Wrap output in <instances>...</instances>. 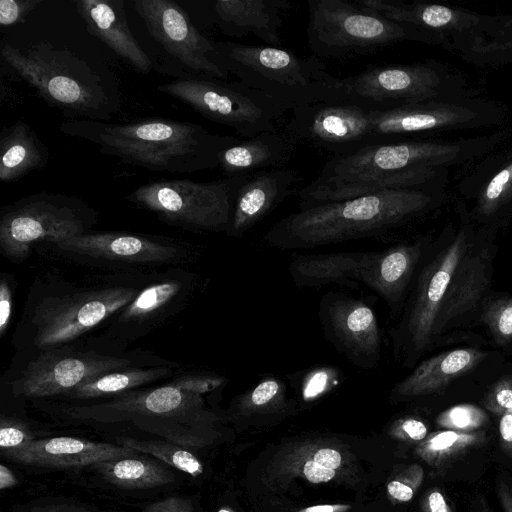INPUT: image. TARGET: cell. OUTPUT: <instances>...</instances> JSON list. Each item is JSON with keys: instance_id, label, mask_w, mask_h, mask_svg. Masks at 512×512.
<instances>
[{"instance_id": "cell-1", "label": "cell", "mask_w": 512, "mask_h": 512, "mask_svg": "<svg viewBox=\"0 0 512 512\" xmlns=\"http://www.w3.org/2000/svg\"><path fill=\"white\" fill-rule=\"evenodd\" d=\"M508 137L453 142L410 139L332 155L317 176L299 192L298 206L343 201L392 189L436 188L444 168L480 157Z\"/></svg>"}, {"instance_id": "cell-2", "label": "cell", "mask_w": 512, "mask_h": 512, "mask_svg": "<svg viewBox=\"0 0 512 512\" xmlns=\"http://www.w3.org/2000/svg\"><path fill=\"white\" fill-rule=\"evenodd\" d=\"M441 200L435 188H408L298 206L275 222L263 241L279 250H301L382 237L424 216Z\"/></svg>"}, {"instance_id": "cell-3", "label": "cell", "mask_w": 512, "mask_h": 512, "mask_svg": "<svg viewBox=\"0 0 512 512\" xmlns=\"http://www.w3.org/2000/svg\"><path fill=\"white\" fill-rule=\"evenodd\" d=\"M59 131L90 141L102 154L126 164L173 174L217 168L227 140V135L212 134L199 124L166 118L128 123L71 119Z\"/></svg>"}, {"instance_id": "cell-4", "label": "cell", "mask_w": 512, "mask_h": 512, "mask_svg": "<svg viewBox=\"0 0 512 512\" xmlns=\"http://www.w3.org/2000/svg\"><path fill=\"white\" fill-rule=\"evenodd\" d=\"M1 56L41 99L67 117L108 122L120 109L114 81L69 50L38 42L22 51L4 42Z\"/></svg>"}, {"instance_id": "cell-5", "label": "cell", "mask_w": 512, "mask_h": 512, "mask_svg": "<svg viewBox=\"0 0 512 512\" xmlns=\"http://www.w3.org/2000/svg\"><path fill=\"white\" fill-rule=\"evenodd\" d=\"M217 61L250 88L297 109L345 98L341 79L315 55L301 57L293 50L270 45L214 41Z\"/></svg>"}, {"instance_id": "cell-6", "label": "cell", "mask_w": 512, "mask_h": 512, "mask_svg": "<svg viewBox=\"0 0 512 512\" xmlns=\"http://www.w3.org/2000/svg\"><path fill=\"white\" fill-rule=\"evenodd\" d=\"M308 13L307 43L320 59L366 55L400 41H421L413 29L358 0H310Z\"/></svg>"}, {"instance_id": "cell-7", "label": "cell", "mask_w": 512, "mask_h": 512, "mask_svg": "<svg viewBox=\"0 0 512 512\" xmlns=\"http://www.w3.org/2000/svg\"><path fill=\"white\" fill-rule=\"evenodd\" d=\"M157 91L190 106L206 119L230 127L244 138L262 132H277V124L288 110L283 104L240 81L205 75L177 78Z\"/></svg>"}, {"instance_id": "cell-8", "label": "cell", "mask_w": 512, "mask_h": 512, "mask_svg": "<svg viewBox=\"0 0 512 512\" xmlns=\"http://www.w3.org/2000/svg\"><path fill=\"white\" fill-rule=\"evenodd\" d=\"M248 174L210 182L189 179L151 181L125 198L165 222L196 230L225 231L237 192Z\"/></svg>"}, {"instance_id": "cell-9", "label": "cell", "mask_w": 512, "mask_h": 512, "mask_svg": "<svg viewBox=\"0 0 512 512\" xmlns=\"http://www.w3.org/2000/svg\"><path fill=\"white\" fill-rule=\"evenodd\" d=\"M463 224L454 240L419 271L398 324L390 330L393 356L404 366L413 365L433 342V329L453 274L471 247L465 209Z\"/></svg>"}, {"instance_id": "cell-10", "label": "cell", "mask_w": 512, "mask_h": 512, "mask_svg": "<svg viewBox=\"0 0 512 512\" xmlns=\"http://www.w3.org/2000/svg\"><path fill=\"white\" fill-rule=\"evenodd\" d=\"M94 216L95 212L75 196L31 194L2 209L0 246L6 255L21 258L38 241L54 244L85 233Z\"/></svg>"}, {"instance_id": "cell-11", "label": "cell", "mask_w": 512, "mask_h": 512, "mask_svg": "<svg viewBox=\"0 0 512 512\" xmlns=\"http://www.w3.org/2000/svg\"><path fill=\"white\" fill-rule=\"evenodd\" d=\"M340 79L344 99L377 107L443 99L445 81L444 70L433 62L369 65Z\"/></svg>"}, {"instance_id": "cell-12", "label": "cell", "mask_w": 512, "mask_h": 512, "mask_svg": "<svg viewBox=\"0 0 512 512\" xmlns=\"http://www.w3.org/2000/svg\"><path fill=\"white\" fill-rule=\"evenodd\" d=\"M318 317L324 338L354 366L372 369L382 358L383 337L374 309L343 292L325 293Z\"/></svg>"}, {"instance_id": "cell-13", "label": "cell", "mask_w": 512, "mask_h": 512, "mask_svg": "<svg viewBox=\"0 0 512 512\" xmlns=\"http://www.w3.org/2000/svg\"><path fill=\"white\" fill-rule=\"evenodd\" d=\"M134 9L149 35L179 63L196 75L227 80L217 61L214 41L203 35L187 12L172 0H134Z\"/></svg>"}, {"instance_id": "cell-14", "label": "cell", "mask_w": 512, "mask_h": 512, "mask_svg": "<svg viewBox=\"0 0 512 512\" xmlns=\"http://www.w3.org/2000/svg\"><path fill=\"white\" fill-rule=\"evenodd\" d=\"M136 296L134 289L114 287L48 299L35 313V344L52 347L72 341Z\"/></svg>"}, {"instance_id": "cell-15", "label": "cell", "mask_w": 512, "mask_h": 512, "mask_svg": "<svg viewBox=\"0 0 512 512\" xmlns=\"http://www.w3.org/2000/svg\"><path fill=\"white\" fill-rule=\"evenodd\" d=\"M209 377L192 378L143 392H131L114 400L86 407H75L69 413L76 418L102 422L121 421L135 416L171 418L186 416L201 404L200 395L210 390Z\"/></svg>"}, {"instance_id": "cell-16", "label": "cell", "mask_w": 512, "mask_h": 512, "mask_svg": "<svg viewBox=\"0 0 512 512\" xmlns=\"http://www.w3.org/2000/svg\"><path fill=\"white\" fill-rule=\"evenodd\" d=\"M129 361L121 358L49 351L30 362L14 382L18 395L45 397L67 394L86 381L120 370Z\"/></svg>"}, {"instance_id": "cell-17", "label": "cell", "mask_w": 512, "mask_h": 512, "mask_svg": "<svg viewBox=\"0 0 512 512\" xmlns=\"http://www.w3.org/2000/svg\"><path fill=\"white\" fill-rule=\"evenodd\" d=\"M426 237L402 242L385 250L371 251L359 273V283L367 286L388 306L391 315L401 311L422 255Z\"/></svg>"}, {"instance_id": "cell-18", "label": "cell", "mask_w": 512, "mask_h": 512, "mask_svg": "<svg viewBox=\"0 0 512 512\" xmlns=\"http://www.w3.org/2000/svg\"><path fill=\"white\" fill-rule=\"evenodd\" d=\"M301 180L297 171L285 168L248 174L235 197L228 235L242 237L294 194Z\"/></svg>"}, {"instance_id": "cell-19", "label": "cell", "mask_w": 512, "mask_h": 512, "mask_svg": "<svg viewBox=\"0 0 512 512\" xmlns=\"http://www.w3.org/2000/svg\"><path fill=\"white\" fill-rule=\"evenodd\" d=\"M384 17L413 29L421 42L443 40L444 33L464 32L480 25L479 14L432 3L399 0H358Z\"/></svg>"}, {"instance_id": "cell-20", "label": "cell", "mask_w": 512, "mask_h": 512, "mask_svg": "<svg viewBox=\"0 0 512 512\" xmlns=\"http://www.w3.org/2000/svg\"><path fill=\"white\" fill-rule=\"evenodd\" d=\"M140 452L123 445L98 443L72 437L34 439L6 457L26 465L52 468L81 467L136 456Z\"/></svg>"}, {"instance_id": "cell-21", "label": "cell", "mask_w": 512, "mask_h": 512, "mask_svg": "<svg viewBox=\"0 0 512 512\" xmlns=\"http://www.w3.org/2000/svg\"><path fill=\"white\" fill-rule=\"evenodd\" d=\"M74 3L90 35L142 74L155 67L130 30L122 0H77Z\"/></svg>"}, {"instance_id": "cell-22", "label": "cell", "mask_w": 512, "mask_h": 512, "mask_svg": "<svg viewBox=\"0 0 512 512\" xmlns=\"http://www.w3.org/2000/svg\"><path fill=\"white\" fill-rule=\"evenodd\" d=\"M288 0H217L212 2L214 23L223 34L243 37L253 34L267 45L280 46L282 12L291 7Z\"/></svg>"}, {"instance_id": "cell-23", "label": "cell", "mask_w": 512, "mask_h": 512, "mask_svg": "<svg viewBox=\"0 0 512 512\" xmlns=\"http://www.w3.org/2000/svg\"><path fill=\"white\" fill-rule=\"evenodd\" d=\"M489 249L473 250L463 256L450 281L433 329V340L474 309L490 283Z\"/></svg>"}, {"instance_id": "cell-24", "label": "cell", "mask_w": 512, "mask_h": 512, "mask_svg": "<svg viewBox=\"0 0 512 512\" xmlns=\"http://www.w3.org/2000/svg\"><path fill=\"white\" fill-rule=\"evenodd\" d=\"M295 146L285 133L267 131L245 139L227 135L218 167L226 177L283 168L294 155Z\"/></svg>"}, {"instance_id": "cell-25", "label": "cell", "mask_w": 512, "mask_h": 512, "mask_svg": "<svg viewBox=\"0 0 512 512\" xmlns=\"http://www.w3.org/2000/svg\"><path fill=\"white\" fill-rule=\"evenodd\" d=\"M58 248L93 258L129 262H159L176 256V249L144 236L125 233L80 234L54 243Z\"/></svg>"}, {"instance_id": "cell-26", "label": "cell", "mask_w": 512, "mask_h": 512, "mask_svg": "<svg viewBox=\"0 0 512 512\" xmlns=\"http://www.w3.org/2000/svg\"><path fill=\"white\" fill-rule=\"evenodd\" d=\"M370 252L347 251L322 254H295L288 273L300 289L320 288L337 284L350 289L359 287V273L369 259Z\"/></svg>"}, {"instance_id": "cell-27", "label": "cell", "mask_w": 512, "mask_h": 512, "mask_svg": "<svg viewBox=\"0 0 512 512\" xmlns=\"http://www.w3.org/2000/svg\"><path fill=\"white\" fill-rule=\"evenodd\" d=\"M483 358L481 351L472 348L456 349L428 358L396 383L391 395L394 399H404L438 392Z\"/></svg>"}, {"instance_id": "cell-28", "label": "cell", "mask_w": 512, "mask_h": 512, "mask_svg": "<svg viewBox=\"0 0 512 512\" xmlns=\"http://www.w3.org/2000/svg\"><path fill=\"white\" fill-rule=\"evenodd\" d=\"M49 157V149L26 122L18 121L1 131V182H13L43 168Z\"/></svg>"}, {"instance_id": "cell-29", "label": "cell", "mask_w": 512, "mask_h": 512, "mask_svg": "<svg viewBox=\"0 0 512 512\" xmlns=\"http://www.w3.org/2000/svg\"><path fill=\"white\" fill-rule=\"evenodd\" d=\"M110 483L123 488H153L174 481V474L157 460L136 455L93 465Z\"/></svg>"}, {"instance_id": "cell-30", "label": "cell", "mask_w": 512, "mask_h": 512, "mask_svg": "<svg viewBox=\"0 0 512 512\" xmlns=\"http://www.w3.org/2000/svg\"><path fill=\"white\" fill-rule=\"evenodd\" d=\"M495 168L480 185L475 213L478 218L490 219L512 210V147L493 160Z\"/></svg>"}, {"instance_id": "cell-31", "label": "cell", "mask_w": 512, "mask_h": 512, "mask_svg": "<svg viewBox=\"0 0 512 512\" xmlns=\"http://www.w3.org/2000/svg\"><path fill=\"white\" fill-rule=\"evenodd\" d=\"M169 373L166 368L116 370L84 382L67 395L76 399L109 396L156 381Z\"/></svg>"}, {"instance_id": "cell-32", "label": "cell", "mask_w": 512, "mask_h": 512, "mask_svg": "<svg viewBox=\"0 0 512 512\" xmlns=\"http://www.w3.org/2000/svg\"><path fill=\"white\" fill-rule=\"evenodd\" d=\"M484 440L482 433L446 430L430 435L422 443L418 452L431 465H440Z\"/></svg>"}, {"instance_id": "cell-33", "label": "cell", "mask_w": 512, "mask_h": 512, "mask_svg": "<svg viewBox=\"0 0 512 512\" xmlns=\"http://www.w3.org/2000/svg\"><path fill=\"white\" fill-rule=\"evenodd\" d=\"M118 441L123 446L130 447L146 455L154 456L161 462L191 476L195 477L203 472L201 462L182 447L161 441H140L131 438H121Z\"/></svg>"}, {"instance_id": "cell-34", "label": "cell", "mask_w": 512, "mask_h": 512, "mask_svg": "<svg viewBox=\"0 0 512 512\" xmlns=\"http://www.w3.org/2000/svg\"><path fill=\"white\" fill-rule=\"evenodd\" d=\"M180 283L167 281L152 285L139 293L127 306L122 316L124 319H138L149 316L163 307L179 291Z\"/></svg>"}, {"instance_id": "cell-35", "label": "cell", "mask_w": 512, "mask_h": 512, "mask_svg": "<svg viewBox=\"0 0 512 512\" xmlns=\"http://www.w3.org/2000/svg\"><path fill=\"white\" fill-rule=\"evenodd\" d=\"M488 415L477 406L461 404L453 406L437 417V424L447 430L471 433L488 422Z\"/></svg>"}, {"instance_id": "cell-36", "label": "cell", "mask_w": 512, "mask_h": 512, "mask_svg": "<svg viewBox=\"0 0 512 512\" xmlns=\"http://www.w3.org/2000/svg\"><path fill=\"white\" fill-rule=\"evenodd\" d=\"M484 322L500 342L512 339V298L493 303L484 314Z\"/></svg>"}, {"instance_id": "cell-37", "label": "cell", "mask_w": 512, "mask_h": 512, "mask_svg": "<svg viewBox=\"0 0 512 512\" xmlns=\"http://www.w3.org/2000/svg\"><path fill=\"white\" fill-rule=\"evenodd\" d=\"M32 440H34V437L26 424L19 420L2 416L0 423V447L4 456L17 451Z\"/></svg>"}, {"instance_id": "cell-38", "label": "cell", "mask_w": 512, "mask_h": 512, "mask_svg": "<svg viewBox=\"0 0 512 512\" xmlns=\"http://www.w3.org/2000/svg\"><path fill=\"white\" fill-rule=\"evenodd\" d=\"M42 0H1L0 25L10 27L21 23Z\"/></svg>"}, {"instance_id": "cell-39", "label": "cell", "mask_w": 512, "mask_h": 512, "mask_svg": "<svg viewBox=\"0 0 512 512\" xmlns=\"http://www.w3.org/2000/svg\"><path fill=\"white\" fill-rule=\"evenodd\" d=\"M485 407L492 413L502 415L512 409V377L498 381L484 399Z\"/></svg>"}, {"instance_id": "cell-40", "label": "cell", "mask_w": 512, "mask_h": 512, "mask_svg": "<svg viewBox=\"0 0 512 512\" xmlns=\"http://www.w3.org/2000/svg\"><path fill=\"white\" fill-rule=\"evenodd\" d=\"M303 473L312 483H321L331 480L335 476V470L326 468L314 460L304 464Z\"/></svg>"}, {"instance_id": "cell-41", "label": "cell", "mask_w": 512, "mask_h": 512, "mask_svg": "<svg viewBox=\"0 0 512 512\" xmlns=\"http://www.w3.org/2000/svg\"><path fill=\"white\" fill-rule=\"evenodd\" d=\"M145 512H192V509L187 500L170 497L148 507Z\"/></svg>"}, {"instance_id": "cell-42", "label": "cell", "mask_w": 512, "mask_h": 512, "mask_svg": "<svg viewBox=\"0 0 512 512\" xmlns=\"http://www.w3.org/2000/svg\"><path fill=\"white\" fill-rule=\"evenodd\" d=\"M12 308L11 291L8 284L2 280L0 286V333L4 334L8 325Z\"/></svg>"}, {"instance_id": "cell-43", "label": "cell", "mask_w": 512, "mask_h": 512, "mask_svg": "<svg viewBox=\"0 0 512 512\" xmlns=\"http://www.w3.org/2000/svg\"><path fill=\"white\" fill-rule=\"evenodd\" d=\"M400 429L402 433L409 439L414 441H421L427 435L426 425L414 418H407L400 422Z\"/></svg>"}, {"instance_id": "cell-44", "label": "cell", "mask_w": 512, "mask_h": 512, "mask_svg": "<svg viewBox=\"0 0 512 512\" xmlns=\"http://www.w3.org/2000/svg\"><path fill=\"white\" fill-rule=\"evenodd\" d=\"M499 433L503 450L512 457V409L501 415Z\"/></svg>"}, {"instance_id": "cell-45", "label": "cell", "mask_w": 512, "mask_h": 512, "mask_svg": "<svg viewBox=\"0 0 512 512\" xmlns=\"http://www.w3.org/2000/svg\"><path fill=\"white\" fill-rule=\"evenodd\" d=\"M423 512H453L444 495L437 489L431 490L424 502Z\"/></svg>"}, {"instance_id": "cell-46", "label": "cell", "mask_w": 512, "mask_h": 512, "mask_svg": "<svg viewBox=\"0 0 512 512\" xmlns=\"http://www.w3.org/2000/svg\"><path fill=\"white\" fill-rule=\"evenodd\" d=\"M313 460L326 468L335 470L341 464V455L334 449L323 448L315 453Z\"/></svg>"}, {"instance_id": "cell-47", "label": "cell", "mask_w": 512, "mask_h": 512, "mask_svg": "<svg viewBox=\"0 0 512 512\" xmlns=\"http://www.w3.org/2000/svg\"><path fill=\"white\" fill-rule=\"evenodd\" d=\"M387 490L393 498L402 502L411 500L414 495V490L411 486L397 480L391 481L387 486Z\"/></svg>"}, {"instance_id": "cell-48", "label": "cell", "mask_w": 512, "mask_h": 512, "mask_svg": "<svg viewBox=\"0 0 512 512\" xmlns=\"http://www.w3.org/2000/svg\"><path fill=\"white\" fill-rule=\"evenodd\" d=\"M497 494L504 512H512V489L504 482H497Z\"/></svg>"}, {"instance_id": "cell-49", "label": "cell", "mask_w": 512, "mask_h": 512, "mask_svg": "<svg viewBox=\"0 0 512 512\" xmlns=\"http://www.w3.org/2000/svg\"><path fill=\"white\" fill-rule=\"evenodd\" d=\"M17 480L12 471L5 465L0 466V488L2 490L16 485Z\"/></svg>"}, {"instance_id": "cell-50", "label": "cell", "mask_w": 512, "mask_h": 512, "mask_svg": "<svg viewBox=\"0 0 512 512\" xmlns=\"http://www.w3.org/2000/svg\"><path fill=\"white\" fill-rule=\"evenodd\" d=\"M349 509V506H343V505H317L308 507L304 510H301L299 512H343L345 510Z\"/></svg>"}, {"instance_id": "cell-51", "label": "cell", "mask_w": 512, "mask_h": 512, "mask_svg": "<svg viewBox=\"0 0 512 512\" xmlns=\"http://www.w3.org/2000/svg\"><path fill=\"white\" fill-rule=\"evenodd\" d=\"M34 512H87L81 508L72 507V506H54V507H47L44 509H39L38 511Z\"/></svg>"}, {"instance_id": "cell-52", "label": "cell", "mask_w": 512, "mask_h": 512, "mask_svg": "<svg viewBox=\"0 0 512 512\" xmlns=\"http://www.w3.org/2000/svg\"><path fill=\"white\" fill-rule=\"evenodd\" d=\"M218 512H230V511L227 509H220Z\"/></svg>"}, {"instance_id": "cell-53", "label": "cell", "mask_w": 512, "mask_h": 512, "mask_svg": "<svg viewBox=\"0 0 512 512\" xmlns=\"http://www.w3.org/2000/svg\"><path fill=\"white\" fill-rule=\"evenodd\" d=\"M479 512H487L486 510H482V511H479Z\"/></svg>"}]
</instances>
